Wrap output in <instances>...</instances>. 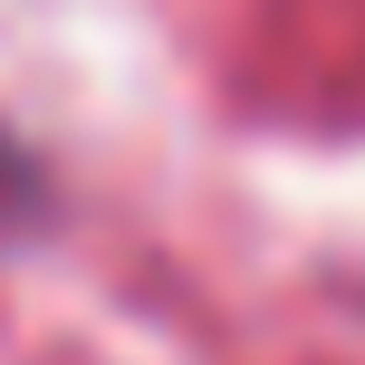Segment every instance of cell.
Here are the masks:
<instances>
[{"mask_svg": "<svg viewBox=\"0 0 365 365\" xmlns=\"http://www.w3.org/2000/svg\"><path fill=\"white\" fill-rule=\"evenodd\" d=\"M19 192H29V154H19V145H10V135H0V212H10V202H19Z\"/></svg>", "mask_w": 365, "mask_h": 365, "instance_id": "cell-1", "label": "cell"}]
</instances>
